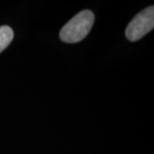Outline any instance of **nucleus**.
Masks as SVG:
<instances>
[{
	"instance_id": "1",
	"label": "nucleus",
	"mask_w": 154,
	"mask_h": 154,
	"mask_svg": "<svg viewBox=\"0 0 154 154\" xmlns=\"http://www.w3.org/2000/svg\"><path fill=\"white\" fill-rule=\"evenodd\" d=\"M94 22V14L91 11H82L63 26L59 36L65 43H77L86 38Z\"/></svg>"
},
{
	"instance_id": "2",
	"label": "nucleus",
	"mask_w": 154,
	"mask_h": 154,
	"mask_svg": "<svg viewBox=\"0 0 154 154\" xmlns=\"http://www.w3.org/2000/svg\"><path fill=\"white\" fill-rule=\"evenodd\" d=\"M154 28V7L150 6L133 18L126 29V37L130 41H136L144 37Z\"/></svg>"
},
{
	"instance_id": "3",
	"label": "nucleus",
	"mask_w": 154,
	"mask_h": 154,
	"mask_svg": "<svg viewBox=\"0 0 154 154\" xmlns=\"http://www.w3.org/2000/svg\"><path fill=\"white\" fill-rule=\"evenodd\" d=\"M14 38L13 30L8 26L0 27V53L8 47Z\"/></svg>"
}]
</instances>
